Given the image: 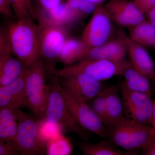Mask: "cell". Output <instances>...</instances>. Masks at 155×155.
Instances as JSON below:
<instances>
[{
    "instance_id": "6da1fadb",
    "label": "cell",
    "mask_w": 155,
    "mask_h": 155,
    "mask_svg": "<svg viewBox=\"0 0 155 155\" xmlns=\"http://www.w3.org/2000/svg\"><path fill=\"white\" fill-rule=\"evenodd\" d=\"M7 31L12 54L27 68L35 65L41 58L37 25L33 18L17 20Z\"/></svg>"
},
{
    "instance_id": "7a4b0ae2",
    "label": "cell",
    "mask_w": 155,
    "mask_h": 155,
    "mask_svg": "<svg viewBox=\"0 0 155 155\" xmlns=\"http://www.w3.org/2000/svg\"><path fill=\"white\" fill-rule=\"evenodd\" d=\"M40 58L46 71L55 68L58 56L69 38L67 28L48 18L40 8H35Z\"/></svg>"
},
{
    "instance_id": "3957f363",
    "label": "cell",
    "mask_w": 155,
    "mask_h": 155,
    "mask_svg": "<svg viewBox=\"0 0 155 155\" xmlns=\"http://www.w3.org/2000/svg\"><path fill=\"white\" fill-rule=\"evenodd\" d=\"M59 78L54 75L50 85L45 120L59 126L64 132L75 134L83 141L87 142L88 131L77 123L71 114L61 91Z\"/></svg>"
},
{
    "instance_id": "277c9868",
    "label": "cell",
    "mask_w": 155,
    "mask_h": 155,
    "mask_svg": "<svg viewBox=\"0 0 155 155\" xmlns=\"http://www.w3.org/2000/svg\"><path fill=\"white\" fill-rule=\"evenodd\" d=\"M46 69L41 59L28 68L25 79V100L24 106L41 121L45 119L50 85L45 82Z\"/></svg>"
},
{
    "instance_id": "5b68a950",
    "label": "cell",
    "mask_w": 155,
    "mask_h": 155,
    "mask_svg": "<svg viewBox=\"0 0 155 155\" xmlns=\"http://www.w3.org/2000/svg\"><path fill=\"white\" fill-rule=\"evenodd\" d=\"M41 120L19 109L18 129L15 142L21 155L46 153L47 141L41 131Z\"/></svg>"
},
{
    "instance_id": "8992f818",
    "label": "cell",
    "mask_w": 155,
    "mask_h": 155,
    "mask_svg": "<svg viewBox=\"0 0 155 155\" xmlns=\"http://www.w3.org/2000/svg\"><path fill=\"white\" fill-rule=\"evenodd\" d=\"M130 64H116L103 59H85L62 69H53L49 73L59 77H64L75 73H83L100 82L110 79L114 76L122 75L124 70Z\"/></svg>"
},
{
    "instance_id": "52a82bcc",
    "label": "cell",
    "mask_w": 155,
    "mask_h": 155,
    "mask_svg": "<svg viewBox=\"0 0 155 155\" xmlns=\"http://www.w3.org/2000/svg\"><path fill=\"white\" fill-rule=\"evenodd\" d=\"M112 21L104 6H97L81 36V39L87 47H97L109 41Z\"/></svg>"
},
{
    "instance_id": "ba28073f",
    "label": "cell",
    "mask_w": 155,
    "mask_h": 155,
    "mask_svg": "<svg viewBox=\"0 0 155 155\" xmlns=\"http://www.w3.org/2000/svg\"><path fill=\"white\" fill-rule=\"evenodd\" d=\"M61 78L63 88L74 99L87 104L101 93V82L83 73H75Z\"/></svg>"
},
{
    "instance_id": "9c48e42d",
    "label": "cell",
    "mask_w": 155,
    "mask_h": 155,
    "mask_svg": "<svg viewBox=\"0 0 155 155\" xmlns=\"http://www.w3.org/2000/svg\"><path fill=\"white\" fill-rule=\"evenodd\" d=\"M60 88L68 108L77 123L88 132L94 133L100 137H107V127L103 124L91 107L87 104L74 99L61 84Z\"/></svg>"
},
{
    "instance_id": "30bf717a",
    "label": "cell",
    "mask_w": 155,
    "mask_h": 155,
    "mask_svg": "<svg viewBox=\"0 0 155 155\" xmlns=\"http://www.w3.org/2000/svg\"><path fill=\"white\" fill-rule=\"evenodd\" d=\"M104 7L112 20L124 27L132 28L145 19L144 14L128 0H109Z\"/></svg>"
},
{
    "instance_id": "8fae6325",
    "label": "cell",
    "mask_w": 155,
    "mask_h": 155,
    "mask_svg": "<svg viewBox=\"0 0 155 155\" xmlns=\"http://www.w3.org/2000/svg\"><path fill=\"white\" fill-rule=\"evenodd\" d=\"M127 54L131 67L137 71L152 79L154 75L155 66L152 59L143 46L129 37L124 38Z\"/></svg>"
},
{
    "instance_id": "7c38bea8",
    "label": "cell",
    "mask_w": 155,
    "mask_h": 155,
    "mask_svg": "<svg viewBox=\"0 0 155 155\" xmlns=\"http://www.w3.org/2000/svg\"><path fill=\"white\" fill-rule=\"evenodd\" d=\"M127 47L123 38L121 40L108 41L97 47L88 48L83 59H103L121 64L127 62Z\"/></svg>"
},
{
    "instance_id": "4fadbf2b",
    "label": "cell",
    "mask_w": 155,
    "mask_h": 155,
    "mask_svg": "<svg viewBox=\"0 0 155 155\" xmlns=\"http://www.w3.org/2000/svg\"><path fill=\"white\" fill-rule=\"evenodd\" d=\"M27 70L26 67L16 80L8 85L0 87V108H20L24 106Z\"/></svg>"
},
{
    "instance_id": "5bb4252c",
    "label": "cell",
    "mask_w": 155,
    "mask_h": 155,
    "mask_svg": "<svg viewBox=\"0 0 155 155\" xmlns=\"http://www.w3.org/2000/svg\"><path fill=\"white\" fill-rule=\"evenodd\" d=\"M102 92L105 99L108 116L112 127L134 124L124 115V106L121 96L120 95L119 86L114 85L104 87Z\"/></svg>"
},
{
    "instance_id": "9a60e30c",
    "label": "cell",
    "mask_w": 155,
    "mask_h": 155,
    "mask_svg": "<svg viewBox=\"0 0 155 155\" xmlns=\"http://www.w3.org/2000/svg\"><path fill=\"white\" fill-rule=\"evenodd\" d=\"M88 49L82 40L69 37L58 56V61L65 67L71 66L83 60Z\"/></svg>"
},
{
    "instance_id": "2e32d148",
    "label": "cell",
    "mask_w": 155,
    "mask_h": 155,
    "mask_svg": "<svg viewBox=\"0 0 155 155\" xmlns=\"http://www.w3.org/2000/svg\"><path fill=\"white\" fill-rule=\"evenodd\" d=\"M19 108H0V141H15Z\"/></svg>"
},
{
    "instance_id": "e0dca14e",
    "label": "cell",
    "mask_w": 155,
    "mask_h": 155,
    "mask_svg": "<svg viewBox=\"0 0 155 155\" xmlns=\"http://www.w3.org/2000/svg\"><path fill=\"white\" fill-rule=\"evenodd\" d=\"M25 67L16 57L11 55L0 56V87L8 85L16 80Z\"/></svg>"
},
{
    "instance_id": "ac0fdd59",
    "label": "cell",
    "mask_w": 155,
    "mask_h": 155,
    "mask_svg": "<svg viewBox=\"0 0 155 155\" xmlns=\"http://www.w3.org/2000/svg\"><path fill=\"white\" fill-rule=\"evenodd\" d=\"M41 9L48 18L67 28L83 17L77 11L70 8L66 2H61L58 7L49 11Z\"/></svg>"
},
{
    "instance_id": "d6986e66",
    "label": "cell",
    "mask_w": 155,
    "mask_h": 155,
    "mask_svg": "<svg viewBox=\"0 0 155 155\" xmlns=\"http://www.w3.org/2000/svg\"><path fill=\"white\" fill-rule=\"evenodd\" d=\"M75 143L84 155H126L137 153L134 151L121 150L113 143L103 140L96 143H88L83 141H76Z\"/></svg>"
},
{
    "instance_id": "ffe728a7",
    "label": "cell",
    "mask_w": 155,
    "mask_h": 155,
    "mask_svg": "<svg viewBox=\"0 0 155 155\" xmlns=\"http://www.w3.org/2000/svg\"><path fill=\"white\" fill-rule=\"evenodd\" d=\"M122 75L124 79L122 83L128 89L152 96L149 78L135 70L130 63L125 68Z\"/></svg>"
},
{
    "instance_id": "44dd1931",
    "label": "cell",
    "mask_w": 155,
    "mask_h": 155,
    "mask_svg": "<svg viewBox=\"0 0 155 155\" xmlns=\"http://www.w3.org/2000/svg\"><path fill=\"white\" fill-rule=\"evenodd\" d=\"M129 38L142 46L155 48V27L145 19L130 28Z\"/></svg>"
},
{
    "instance_id": "7402d4cb",
    "label": "cell",
    "mask_w": 155,
    "mask_h": 155,
    "mask_svg": "<svg viewBox=\"0 0 155 155\" xmlns=\"http://www.w3.org/2000/svg\"><path fill=\"white\" fill-rule=\"evenodd\" d=\"M133 124L109 127L107 137L116 147L128 151H134L131 135V125Z\"/></svg>"
},
{
    "instance_id": "603a6c76",
    "label": "cell",
    "mask_w": 155,
    "mask_h": 155,
    "mask_svg": "<svg viewBox=\"0 0 155 155\" xmlns=\"http://www.w3.org/2000/svg\"><path fill=\"white\" fill-rule=\"evenodd\" d=\"M153 102L151 97H149L139 105L130 110L128 114L130 120L137 125H150Z\"/></svg>"
},
{
    "instance_id": "cb8c5ba5",
    "label": "cell",
    "mask_w": 155,
    "mask_h": 155,
    "mask_svg": "<svg viewBox=\"0 0 155 155\" xmlns=\"http://www.w3.org/2000/svg\"><path fill=\"white\" fill-rule=\"evenodd\" d=\"M73 146L69 139L61 134L50 138L47 142L46 154L48 155H69L72 153Z\"/></svg>"
},
{
    "instance_id": "d4e9b609",
    "label": "cell",
    "mask_w": 155,
    "mask_h": 155,
    "mask_svg": "<svg viewBox=\"0 0 155 155\" xmlns=\"http://www.w3.org/2000/svg\"><path fill=\"white\" fill-rule=\"evenodd\" d=\"M152 127L150 125H131V142L134 150L142 149L144 151L149 142Z\"/></svg>"
},
{
    "instance_id": "484cf974",
    "label": "cell",
    "mask_w": 155,
    "mask_h": 155,
    "mask_svg": "<svg viewBox=\"0 0 155 155\" xmlns=\"http://www.w3.org/2000/svg\"><path fill=\"white\" fill-rule=\"evenodd\" d=\"M119 86L124 109L127 114L130 110L139 105L148 98L151 97L146 94L128 89L122 83Z\"/></svg>"
},
{
    "instance_id": "4316f807",
    "label": "cell",
    "mask_w": 155,
    "mask_h": 155,
    "mask_svg": "<svg viewBox=\"0 0 155 155\" xmlns=\"http://www.w3.org/2000/svg\"><path fill=\"white\" fill-rule=\"evenodd\" d=\"M90 102V107L103 124L107 127H112L110 120L108 116L105 99L102 91Z\"/></svg>"
},
{
    "instance_id": "83f0119b",
    "label": "cell",
    "mask_w": 155,
    "mask_h": 155,
    "mask_svg": "<svg viewBox=\"0 0 155 155\" xmlns=\"http://www.w3.org/2000/svg\"><path fill=\"white\" fill-rule=\"evenodd\" d=\"M17 20L23 18H35V8L32 0H10Z\"/></svg>"
},
{
    "instance_id": "f1b7e54d",
    "label": "cell",
    "mask_w": 155,
    "mask_h": 155,
    "mask_svg": "<svg viewBox=\"0 0 155 155\" xmlns=\"http://www.w3.org/2000/svg\"><path fill=\"white\" fill-rule=\"evenodd\" d=\"M66 2L83 17L92 14L97 6L86 0H67Z\"/></svg>"
},
{
    "instance_id": "f546056e",
    "label": "cell",
    "mask_w": 155,
    "mask_h": 155,
    "mask_svg": "<svg viewBox=\"0 0 155 155\" xmlns=\"http://www.w3.org/2000/svg\"><path fill=\"white\" fill-rule=\"evenodd\" d=\"M15 141H0V155H20Z\"/></svg>"
},
{
    "instance_id": "4dcf8cb0",
    "label": "cell",
    "mask_w": 155,
    "mask_h": 155,
    "mask_svg": "<svg viewBox=\"0 0 155 155\" xmlns=\"http://www.w3.org/2000/svg\"><path fill=\"white\" fill-rule=\"evenodd\" d=\"M12 54L11 44L7 31L1 30L0 32V56Z\"/></svg>"
},
{
    "instance_id": "1f68e13d",
    "label": "cell",
    "mask_w": 155,
    "mask_h": 155,
    "mask_svg": "<svg viewBox=\"0 0 155 155\" xmlns=\"http://www.w3.org/2000/svg\"><path fill=\"white\" fill-rule=\"evenodd\" d=\"M133 2L139 10L144 15L155 8V0H134Z\"/></svg>"
},
{
    "instance_id": "d6a6232c",
    "label": "cell",
    "mask_w": 155,
    "mask_h": 155,
    "mask_svg": "<svg viewBox=\"0 0 155 155\" xmlns=\"http://www.w3.org/2000/svg\"><path fill=\"white\" fill-rule=\"evenodd\" d=\"M0 13L5 16L17 20L10 0H0Z\"/></svg>"
},
{
    "instance_id": "836d02e7",
    "label": "cell",
    "mask_w": 155,
    "mask_h": 155,
    "mask_svg": "<svg viewBox=\"0 0 155 155\" xmlns=\"http://www.w3.org/2000/svg\"><path fill=\"white\" fill-rule=\"evenodd\" d=\"M33 2V0H32ZM42 10L47 11L55 8L61 2L62 0H35Z\"/></svg>"
},
{
    "instance_id": "e575fe53",
    "label": "cell",
    "mask_w": 155,
    "mask_h": 155,
    "mask_svg": "<svg viewBox=\"0 0 155 155\" xmlns=\"http://www.w3.org/2000/svg\"><path fill=\"white\" fill-rule=\"evenodd\" d=\"M150 125L152 127L151 136L148 144L146 149L144 151V152L155 143V98L153 102L152 115L151 119Z\"/></svg>"
},
{
    "instance_id": "d590c367",
    "label": "cell",
    "mask_w": 155,
    "mask_h": 155,
    "mask_svg": "<svg viewBox=\"0 0 155 155\" xmlns=\"http://www.w3.org/2000/svg\"><path fill=\"white\" fill-rule=\"evenodd\" d=\"M146 15L148 21L155 27V8L149 11Z\"/></svg>"
},
{
    "instance_id": "8d00e7d4",
    "label": "cell",
    "mask_w": 155,
    "mask_h": 155,
    "mask_svg": "<svg viewBox=\"0 0 155 155\" xmlns=\"http://www.w3.org/2000/svg\"><path fill=\"white\" fill-rule=\"evenodd\" d=\"M145 155H155V143L144 152Z\"/></svg>"
},
{
    "instance_id": "74e56055",
    "label": "cell",
    "mask_w": 155,
    "mask_h": 155,
    "mask_svg": "<svg viewBox=\"0 0 155 155\" xmlns=\"http://www.w3.org/2000/svg\"><path fill=\"white\" fill-rule=\"evenodd\" d=\"M86 1L97 6L101 5V4L103 3L105 0H86Z\"/></svg>"
},
{
    "instance_id": "f35d334b",
    "label": "cell",
    "mask_w": 155,
    "mask_h": 155,
    "mask_svg": "<svg viewBox=\"0 0 155 155\" xmlns=\"http://www.w3.org/2000/svg\"><path fill=\"white\" fill-rule=\"evenodd\" d=\"M151 80L152 81L153 84L155 88V72L154 75L153 76V78H152Z\"/></svg>"
}]
</instances>
